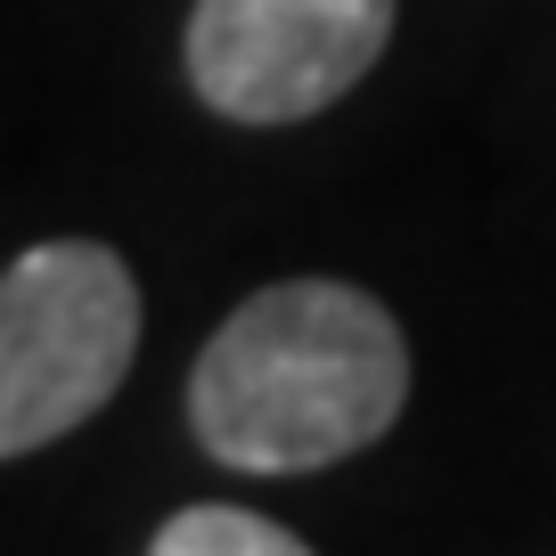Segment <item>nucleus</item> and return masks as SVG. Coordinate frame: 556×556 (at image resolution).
Wrapping results in <instances>:
<instances>
[{"label": "nucleus", "instance_id": "f03ea898", "mask_svg": "<svg viewBox=\"0 0 556 556\" xmlns=\"http://www.w3.org/2000/svg\"><path fill=\"white\" fill-rule=\"evenodd\" d=\"M139 352V287L115 245L50 238L0 270V458L74 434Z\"/></svg>", "mask_w": 556, "mask_h": 556}, {"label": "nucleus", "instance_id": "7ed1b4c3", "mask_svg": "<svg viewBox=\"0 0 556 556\" xmlns=\"http://www.w3.org/2000/svg\"><path fill=\"white\" fill-rule=\"evenodd\" d=\"M393 41V0H197L189 83L229 123H303Z\"/></svg>", "mask_w": 556, "mask_h": 556}, {"label": "nucleus", "instance_id": "20e7f679", "mask_svg": "<svg viewBox=\"0 0 556 556\" xmlns=\"http://www.w3.org/2000/svg\"><path fill=\"white\" fill-rule=\"evenodd\" d=\"M148 548L156 556H303V540L287 523L254 516V507H180L173 523H156Z\"/></svg>", "mask_w": 556, "mask_h": 556}, {"label": "nucleus", "instance_id": "f257e3e1", "mask_svg": "<svg viewBox=\"0 0 556 556\" xmlns=\"http://www.w3.org/2000/svg\"><path fill=\"white\" fill-rule=\"evenodd\" d=\"M409 401L393 312L344 278H278L213 328L189 377V426L222 467L312 475L368 451Z\"/></svg>", "mask_w": 556, "mask_h": 556}]
</instances>
